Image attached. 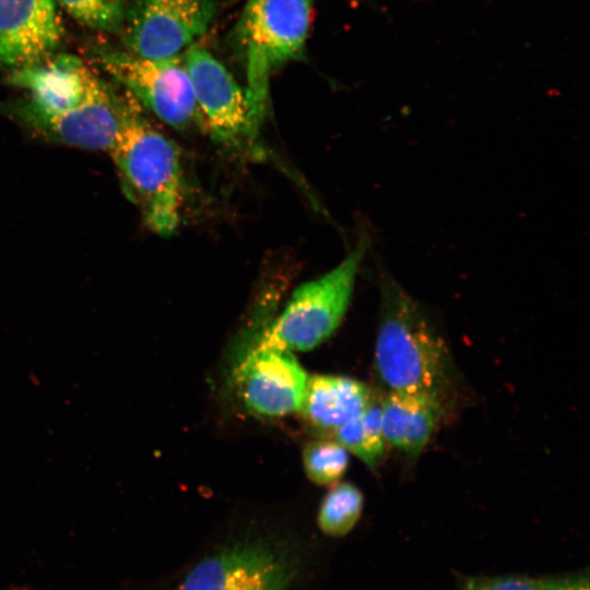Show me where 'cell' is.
<instances>
[{"label": "cell", "mask_w": 590, "mask_h": 590, "mask_svg": "<svg viewBox=\"0 0 590 590\" xmlns=\"http://www.w3.org/2000/svg\"><path fill=\"white\" fill-rule=\"evenodd\" d=\"M303 465L311 482L333 484L347 469L349 452L337 440L310 441L303 450Z\"/></svg>", "instance_id": "obj_17"}, {"label": "cell", "mask_w": 590, "mask_h": 590, "mask_svg": "<svg viewBox=\"0 0 590 590\" xmlns=\"http://www.w3.org/2000/svg\"><path fill=\"white\" fill-rule=\"evenodd\" d=\"M81 24L106 33L122 30L127 0H54Z\"/></svg>", "instance_id": "obj_18"}, {"label": "cell", "mask_w": 590, "mask_h": 590, "mask_svg": "<svg viewBox=\"0 0 590 590\" xmlns=\"http://www.w3.org/2000/svg\"><path fill=\"white\" fill-rule=\"evenodd\" d=\"M540 590H589V576L575 574L569 576L546 577L539 579Z\"/></svg>", "instance_id": "obj_20"}, {"label": "cell", "mask_w": 590, "mask_h": 590, "mask_svg": "<svg viewBox=\"0 0 590 590\" xmlns=\"http://www.w3.org/2000/svg\"><path fill=\"white\" fill-rule=\"evenodd\" d=\"M127 197L145 224L168 236L181 220L184 173L176 145L156 130L129 99L122 125L108 150Z\"/></svg>", "instance_id": "obj_2"}, {"label": "cell", "mask_w": 590, "mask_h": 590, "mask_svg": "<svg viewBox=\"0 0 590 590\" xmlns=\"http://www.w3.org/2000/svg\"><path fill=\"white\" fill-rule=\"evenodd\" d=\"M93 60L168 126L186 129L202 123L181 57L152 60L105 45L91 50Z\"/></svg>", "instance_id": "obj_5"}, {"label": "cell", "mask_w": 590, "mask_h": 590, "mask_svg": "<svg viewBox=\"0 0 590 590\" xmlns=\"http://www.w3.org/2000/svg\"><path fill=\"white\" fill-rule=\"evenodd\" d=\"M63 37L54 0H0V63L12 70L52 55Z\"/></svg>", "instance_id": "obj_11"}, {"label": "cell", "mask_w": 590, "mask_h": 590, "mask_svg": "<svg viewBox=\"0 0 590 590\" xmlns=\"http://www.w3.org/2000/svg\"><path fill=\"white\" fill-rule=\"evenodd\" d=\"M7 79L10 84L25 90L32 103L48 111L72 109L105 83L90 64L70 54H52L12 70Z\"/></svg>", "instance_id": "obj_12"}, {"label": "cell", "mask_w": 590, "mask_h": 590, "mask_svg": "<svg viewBox=\"0 0 590 590\" xmlns=\"http://www.w3.org/2000/svg\"><path fill=\"white\" fill-rule=\"evenodd\" d=\"M291 560L264 543H240L199 562L180 590H290Z\"/></svg>", "instance_id": "obj_9"}, {"label": "cell", "mask_w": 590, "mask_h": 590, "mask_svg": "<svg viewBox=\"0 0 590 590\" xmlns=\"http://www.w3.org/2000/svg\"><path fill=\"white\" fill-rule=\"evenodd\" d=\"M367 245L364 235L338 266L298 286L258 342L292 352L327 340L345 316Z\"/></svg>", "instance_id": "obj_4"}, {"label": "cell", "mask_w": 590, "mask_h": 590, "mask_svg": "<svg viewBox=\"0 0 590 590\" xmlns=\"http://www.w3.org/2000/svg\"><path fill=\"white\" fill-rule=\"evenodd\" d=\"M312 0H248L238 26L246 59L251 116L259 130L268 106L271 72L298 59L310 30Z\"/></svg>", "instance_id": "obj_3"}, {"label": "cell", "mask_w": 590, "mask_h": 590, "mask_svg": "<svg viewBox=\"0 0 590 590\" xmlns=\"http://www.w3.org/2000/svg\"><path fill=\"white\" fill-rule=\"evenodd\" d=\"M129 99L105 82L88 99L66 111L45 110L24 96L0 101V114L45 140L108 152L122 125Z\"/></svg>", "instance_id": "obj_6"}, {"label": "cell", "mask_w": 590, "mask_h": 590, "mask_svg": "<svg viewBox=\"0 0 590 590\" xmlns=\"http://www.w3.org/2000/svg\"><path fill=\"white\" fill-rule=\"evenodd\" d=\"M463 590H540L539 579L526 576L472 577Z\"/></svg>", "instance_id": "obj_19"}, {"label": "cell", "mask_w": 590, "mask_h": 590, "mask_svg": "<svg viewBox=\"0 0 590 590\" xmlns=\"http://www.w3.org/2000/svg\"><path fill=\"white\" fill-rule=\"evenodd\" d=\"M363 495L351 483L335 484L324 496L318 512L319 528L328 535L347 534L363 510Z\"/></svg>", "instance_id": "obj_16"}, {"label": "cell", "mask_w": 590, "mask_h": 590, "mask_svg": "<svg viewBox=\"0 0 590 590\" xmlns=\"http://www.w3.org/2000/svg\"><path fill=\"white\" fill-rule=\"evenodd\" d=\"M214 0H133L123 42L131 54L152 60L181 57L214 20Z\"/></svg>", "instance_id": "obj_8"}, {"label": "cell", "mask_w": 590, "mask_h": 590, "mask_svg": "<svg viewBox=\"0 0 590 590\" xmlns=\"http://www.w3.org/2000/svg\"><path fill=\"white\" fill-rule=\"evenodd\" d=\"M370 403L368 388L358 380L315 375L307 379L300 411L312 425L334 432L361 415Z\"/></svg>", "instance_id": "obj_14"}, {"label": "cell", "mask_w": 590, "mask_h": 590, "mask_svg": "<svg viewBox=\"0 0 590 590\" xmlns=\"http://www.w3.org/2000/svg\"><path fill=\"white\" fill-rule=\"evenodd\" d=\"M236 376L249 410L271 417L300 411L308 376L291 351L258 342Z\"/></svg>", "instance_id": "obj_10"}, {"label": "cell", "mask_w": 590, "mask_h": 590, "mask_svg": "<svg viewBox=\"0 0 590 590\" xmlns=\"http://www.w3.org/2000/svg\"><path fill=\"white\" fill-rule=\"evenodd\" d=\"M444 412V402L420 392L389 391L380 404L385 440L409 455H418L432 438Z\"/></svg>", "instance_id": "obj_13"}, {"label": "cell", "mask_w": 590, "mask_h": 590, "mask_svg": "<svg viewBox=\"0 0 590 590\" xmlns=\"http://www.w3.org/2000/svg\"><path fill=\"white\" fill-rule=\"evenodd\" d=\"M335 440L369 468H376L385 455L380 406L373 402L357 417L334 430Z\"/></svg>", "instance_id": "obj_15"}, {"label": "cell", "mask_w": 590, "mask_h": 590, "mask_svg": "<svg viewBox=\"0 0 590 590\" xmlns=\"http://www.w3.org/2000/svg\"><path fill=\"white\" fill-rule=\"evenodd\" d=\"M375 367L389 391L427 393L445 402L452 387L453 365L444 339L390 274L380 278Z\"/></svg>", "instance_id": "obj_1"}, {"label": "cell", "mask_w": 590, "mask_h": 590, "mask_svg": "<svg viewBox=\"0 0 590 590\" xmlns=\"http://www.w3.org/2000/svg\"><path fill=\"white\" fill-rule=\"evenodd\" d=\"M181 60L189 75L196 104L212 138L226 149L253 153L256 128L245 88L204 47L192 45Z\"/></svg>", "instance_id": "obj_7"}]
</instances>
